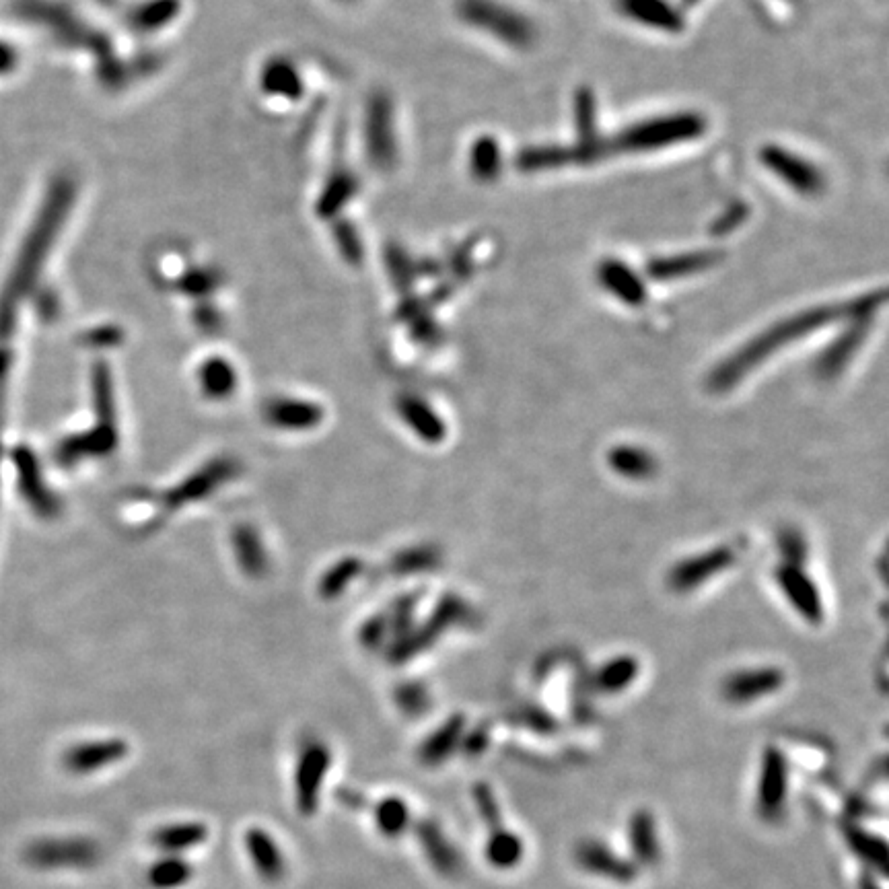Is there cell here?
<instances>
[{
  "instance_id": "603a6c76",
  "label": "cell",
  "mask_w": 889,
  "mask_h": 889,
  "mask_svg": "<svg viewBox=\"0 0 889 889\" xmlns=\"http://www.w3.org/2000/svg\"><path fill=\"white\" fill-rule=\"evenodd\" d=\"M630 834V846L638 863L643 865H655L659 861L661 848L657 840V828L655 820L649 811H636L628 826Z\"/></svg>"
},
{
  "instance_id": "83f0119b",
  "label": "cell",
  "mask_w": 889,
  "mask_h": 889,
  "mask_svg": "<svg viewBox=\"0 0 889 889\" xmlns=\"http://www.w3.org/2000/svg\"><path fill=\"white\" fill-rule=\"evenodd\" d=\"M470 167L472 173L482 182H492L501 175L503 169V153L499 140L492 136H480L470 153Z\"/></svg>"
},
{
  "instance_id": "8fae6325",
  "label": "cell",
  "mask_w": 889,
  "mask_h": 889,
  "mask_svg": "<svg viewBox=\"0 0 889 889\" xmlns=\"http://www.w3.org/2000/svg\"><path fill=\"white\" fill-rule=\"evenodd\" d=\"M575 126L579 132V142L573 147L577 153V165L595 163L606 153V140L599 136L597 128V99L589 87L575 93Z\"/></svg>"
},
{
  "instance_id": "2e32d148",
  "label": "cell",
  "mask_w": 889,
  "mask_h": 889,
  "mask_svg": "<svg viewBox=\"0 0 889 889\" xmlns=\"http://www.w3.org/2000/svg\"><path fill=\"white\" fill-rule=\"evenodd\" d=\"M245 850L258 873V877L266 883H276L287 873V859H284L280 846L274 836L264 828H250L243 836Z\"/></svg>"
},
{
  "instance_id": "d6986e66",
  "label": "cell",
  "mask_w": 889,
  "mask_h": 889,
  "mask_svg": "<svg viewBox=\"0 0 889 889\" xmlns=\"http://www.w3.org/2000/svg\"><path fill=\"white\" fill-rule=\"evenodd\" d=\"M618 5L628 19L640 25L667 33H680L684 29L682 13L667 0H618Z\"/></svg>"
},
{
  "instance_id": "d590c367",
  "label": "cell",
  "mask_w": 889,
  "mask_h": 889,
  "mask_svg": "<svg viewBox=\"0 0 889 889\" xmlns=\"http://www.w3.org/2000/svg\"><path fill=\"white\" fill-rule=\"evenodd\" d=\"M344 801L350 805V803L354 801V793H352V791H346V793H344ZM357 801H359V803H365L363 797H357Z\"/></svg>"
},
{
  "instance_id": "5bb4252c",
  "label": "cell",
  "mask_w": 889,
  "mask_h": 889,
  "mask_svg": "<svg viewBox=\"0 0 889 889\" xmlns=\"http://www.w3.org/2000/svg\"><path fill=\"white\" fill-rule=\"evenodd\" d=\"M597 280L603 289L624 305L638 307L647 301L645 280L618 258H606L599 264Z\"/></svg>"
},
{
  "instance_id": "7402d4cb",
  "label": "cell",
  "mask_w": 889,
  "mask_h": 889,
  "mask_svg": "<svg viewBox=\"0 0 889 889\" xmlns=\"http://www.w3.org/2000/svg\"><path fill=\"white\" fill-rule=\"evenodd\" d=\"M608 464L618 476L628 480H647L657 470L655 457L647 449L634 445L614 447L608 455Z\"/></svg>"
},
{
  "instance_id": "7a4b0ae2",
  "label": "cell",
  "mask_w": 889,
  "mask_h": 889,
  "mask_svg": "<svg viewBox=\"0 0 889 889\" xmlns=\"http://www.w3.org/2000/svg\"><path fill=\"white\" fill-rule=\"evenodd\" d=\"M706 120L696 112L667 114L640 120L606 140L608 155H638L663 151L682 142L698 140L706 132Z\"/></svg>"
},
{
  "instance_id": "30bf717a",
  "label": "cell",
  "mask_w": 889,
  "mask_h": 889,
  "mask_svg": "<svg viewBox=\"0 0 889 889\" xmlns=\"http://www.w3.org/2000/svg\"><path fill=\"white\" fill-rule=\"evenodd\" d=\"M776 583L789 599L793 610L807 622L820 624L824 620V601L820 595V589L805 575L799 566L785 564L778 568Z\"/></svg>"
},
{
  "instance_id": "d6a6232c",
  "label": "cell",
  "mask_w": 889,
  "mask_h": 889,
  "mask_svg": "<svg viewBox=\"0 0 889 889\" xmlns=\"http://www.w3.org/2000/svg\"><path fill=\"white\" fill-rule=\"evenodd\" d=\"M474 801H476L478 813H480L482 820L486 822V826L490 830L501 828V824H503L501 809H499V803H496V797H494V793H492V789L488 785H482V782H480V785L474 787Z\"/></svg>"
},
{
  "instance_id": "4316f807",
  "label": "cell",
  "mask_w": 889,
  "mask_h": 889,
  "mask_svg": "<svg viewBox=\"0 0 889 889\" xmlns=\"http://www.w3.org/2000/svg\"><path fill=\"white\" fill-rule=\"evenodd\" d=\"M375 826L385 838H398L410 828V809L400 797H385L373 807Z\"/></svg>"
},
{
  "instance_id": "cb8c5ba5",
  "label": "cell",
  "mask_w": 889,
  "mask_h": 889,
  "mask_svg": "<svg viewBox=\"0 0 889 889\" xmlns=\"http://www.w3.org/2000/svg\"><path fill=\"white\" fill-rule=\"evenodd\" d=\"M461 731H464V717H453L443 723L420 748V762L426 766H437L449 758V754L457 748Z\"/></svg>"
},
{
  "instance_id": "9a60e30c",
  "label": "cell",
  "mask_w": 889,
  "mask_h": 889,
  "mask_svg": "<svg viewBox=\"0 0 889 889\" xmlns=\"http://www.w3.org/2000/svg\"><path fill=\"white\" fill-rule=\"evenodd\" d=\"M416 838H418V844L424 852L426 861L431 863V867L441 877L453 879L459 875L461 857H459L457 848L445 836V832L439 828V824H435L433 820H422L416 826Z\"/></svg>"
},
{
  "instance_id": "8d00e7d4",
  "label": "cell",
  "mask_w": 889,
  "mask_h": 889,
  "mask_svg": "<svg viewBox=\"0 0 889 889\" xmlns=\"http://www.w3.org/2000/svg\"><path fill=\"white\" fill-rule=\"evenodd\" d=\"M696 3H698V0H684V5H686V7H694Z\"/></svg>"
},
{
  "instance_id": "4dcf8cb0",
  "label": "cell",
  "mask_w": 889,
  "mask_h": 889,
  "mask_svg": "<svg viewBox=\"0 0 889 889\" xmlns=\"http://www.w3.org/2000/svg\"><path fill=\"white\" fill-rule=\"evenodd\" d=\"M404 416L410 422V426H414V431L429 439V441H439L443 437V426L439 422V418L433 414L431 408H426L424 404L410 400L404 404Z\"/></svg>"
},
{
  "instance_id": "3957f363",
  "label": "cell",
  "mask_w": 889,
  "mask_h": 889,
  "mask_svg": "<svg viewBox=\"0 0 889 889\" xmlns=\"http://www.w3.org/2000/svg\"><path fill=\"white\" fill-rule=\"evenodd\" d=\"M457 13L468 25L517 50L529 48L538 38L531 19L501 0H459Z\"/></svg>"
},
{
  "instance_id": "5b68a950",
  "label": "cell",
  "mask_w": 889,
  "mask_h": 889,
  "mask_svg": "<svg viewBox=\"0 0 889 889\" xmlns=\"http://www.w3.org/2000/svg\"><path fill=\"white\" fill-rule=\"evenodd\" d=\"M760 161L782 184L801 196H820L826 190V175L820 167L785 147L764 145Z\"/></svg>"
},
{
  "instance_id": "f546056e",
  "label": "cell",
  "mask_w": 889,
  "mask_h": 889,
  "mask_svg": "<svg viewBox=\"0 0 889 889\" xmlns=\"http://www.w3.org/2000/svg\"><path fill=\"white\" fill-rule=\"evenodd\" d=\"M846 838L848 844L852 846V850L857 852L861 859H865L867 863L879 867L881 873H885V863H887V846L881 838L871 836L869 832L861 830L859 826H852L846 830Z\"/></svg>"
},
{
  "instance_id": "484cf974",
  "label": "cell",
  "mask_w": 889,
  "mask_h": 889,
  "mask_svg": "<svg viewBox=\"0 0 889 889\" xmlns=\"http://www.w3.org/2000/svg\"><path fill=\"white\" fill-rule=\"evenodd\" d=\"M194 877L192 865L180 855H167L159 859L147 873V881L153 889H180Z\"/></svg>"
},
{
  "instance_id": "52a82bcc",
  "label": "cell",
  "mask_w": 889,
  "mask_h": 889,
  "mask_svg": "<svg viewBox=\"0 0 889 889\" xmlns=\"http://www.w3.org/2000/svg\"><path fill=\"white\" fill-rule=\"evenodd\" d=\"M737 560V552L729 546H719L713 550L700 552L696 556L684 558L680 564H675L669 571V587L678 593L696 589L710 581L713 577L721 575L727 568H731Z\"/></svg>"
},
{
  "instance_id": "44dd1931",
  "label": "cell",
  "mask_w": 889,
  "mask_h": 889,
  "mask_svg": "<svg viewBox=\"0 0 889 889\" xmlns=\"http://www.w3.org/2000/svg\"><path fill=\"white\" fill-rule=\"evenodd\" d=\"M515 163L517 169L523 173L552 171L566 165H577V153L573 147H558V145L525 147L517 153Z\"/></svg>"
},
{
  "instance_id": "836d02e7",
  "label": "cell",
  "mask_w": 889,
  "mask_h": 889,
  "mask_svg": "<svg viewBox=\"0 0 889 889\" xmlns=\"http://www.w3.org/2000/svg\"><path fill=\"white\" fill-rule=\"evenodd\" d=\"M748 215H750L748 204H745V202H733V204L723 212V215H721L713 225H710V233L717 235V237L729 235V233H733L739 225L745 223V219H748Z\"/></svg>"
},
{
  "instance_id": "277c9868",
  "label": "cell",
  "mask_w": 889,
  "mask_h": 889,
  "mask_svg": "<svg viewBox=\"0 0 889 889\" xmlns=\"http://www.w3.org/2000/svg\"><path fill=\"white\" fill-rule=\"evenodd\" d=\"M23 859L35 869H91L101 859V848L93 838L68 836L31 842Z\"/></svg>"
},
{
  "instance_id": "ba28073f",
  "label": "cell",
  "mask_w": 889,
  "mask_h": 889,
  "mask_svg": "<svg viewBox=\"0 0 889 889\" xmlns=\"http://www.w3.org/2000/svg\"><path fill=\"white\" fill-rule=\"evenodd\" d=\"M871 317L873 315L848 319V326L844 328V332H840L828 344V348L820 354V357H817V363H815L817 375H820L822 379H832L850 365L852 357H855L857 350L863 346V342L869 336Z\"/></svg>"
},
{
  "instance_id": "4fadbf2b",
  "label": "cell",
  "mask_w": 889,
  "mask_h": 889,
  "mask_svg": "<svg viewBox=\"0 0 889 889\" xmlns=\"http://www.w3.org/2000/svg\"><path fill=\"white\" fill-rule=\"evenodd\" d=\"M575 859L581 869L603 879L628 883L636 877V867L630 861L618 857L612 848L597 840L581 842L575 850Z\"/></svg>"
},
{
  "instance_id": "ffe728a7",
  "label": "cell",
  "mask_w": 889,
  "mask_h": 889,
  "mask_svg": "<svg viewBox=\"0 0 889 889\" xmlns=\"http://www.w3.org/2000/svg\"><path fill=\"white\" fill-rule=\"evenodd\" d=\"M208 838V828L202 822H184L161 826L153 832L151 842L165 852V855H182V852L204 844Z\"/></svg>"
},
{
  "instance_id": "7c38bea8",
  "label": "cell",
  "mask_w": 889,
  "mask_h": 889,
  "mask_svg": "<svg viewBox=\"0 0 889 889\" xmlns=\"http://www.w3.org/2000/svg\"><path fill=\"white\" fill-rule=\"evenodd\" d=\"M789 774L782 754L776 748H768L762 760V776L758 789V811L764 820H776L785 809Z\"/></svg>"
},
{
  "instance_id": "e0dca14e",
  "label": "cell",
  "mask_w": 889,
  "mask_h": 889,
  "mask_svg": "<svg viewBox=\"0 0 889 889\" xmlns=\"http://www.w3.org/2000/svg\"><path fill=\"white\" fill-rule=\"evenodd\" d=\"M128 745L122 739H108L77 745L64 756V766L75 774H89L124 760Z\"/></svg>"
},
{
  "instance_id": "f1b7e54d",
  "label": "cell",
  "mask_w": 889,
  "mask_h": 889,
  "mask_svg": "<svg viewBox=\"0 0 889 889\" xmlns=\"http://www.w3.org/2000/svg\"><path fill=\"white\" fill-rule=\"evenodd\" d=\"M638 673V663L634 657H616L614 661H608L597 671V686L606 694H618L620 690L628 688Z\"/></svg>"
},
{
  "instance_id": "8992f818",
  "label": "cell",
  "mask_w": 889,
  "mask_h": 889,
  "mask_svg": "<svg viewBox=\"0 0 889 889\" xmlns=\"http://www.w3.org/2000/svg\"><path fill=\"white\" fill-rule=\"evenodd\" d=\"M328 766L330 752L322 743H309L299 758L295 774V803L303 817L317 813Z\"/></svg>"
},
{
  "instance_id": "1f68e13d",
  "label": "cell",
  "mask_w": 889,
  "mask_h": 889,
  "mask_svg": "<svg viewBox=\"0 0 889 889\" xmlns=\"http://www.w3.org/2000/svg\"><path fill=\"white\" fill-rule=\"evenodd\" d=\"M270 416L278 424L307 426V424H311V422H315L319 418V410L311 408V406H301V404H280L278 402L270 410Z\"/></svg>"
},
{
  "instance_id": "e575fe53",
  "label": "cell",
  "mask_w": 889,
  "mask_h": 889,
  "mask_svg": "<svg viewBox=\"0 0 889 889\" xmlns=\"http://www.w3.org/2000/svg\"><path fill=\"white\" fill-rule=\"evenodd\" d=\"M204 377L206 385L210 387V391H215V394H223V391L233 387V371H229V367L223 361H215V365H210Z\"/></svg>"
},
{
  "instance_id": "9c48e42d",
  "label": "cell",
  "mask_w": 889,
  "mask_h": 889,
  "mask_svg": "<svg viewBox=\"0 0 889 889\" xmlns=\"http://www.w3.org/2000/svg\"><path fill=\"white\" fill-rule=\"evenodd\" d=\"M785 686V671L778 667H752L731 673L723 684L725 700L748 704L776 694Z\"/></svg>"
},
{
  "instance_id": "ac0fdd59",
  "label": "cell",
  "mask_w": 889,
  "mask_h": 889,
  "mask_svg": "<svg viewBox=\"0 0 889 889\" xmlns=\"http://www.w3.org/2000/svg\"><path fill=\"white\" fill-rule=\"evenodd\" d=\"M723 260L721 252L715 250H696V252H682L665 258H655L647 266V274L653 280H675L684 278L690 274L704 272L708 268L717 266Z\"/></svg>"
},
{
  "instance_id": "d4e9b609",
  "label": "cell",
  "mask_w": 889,
  "mask_h": 889,
  "mask_svg": "<svg viewBox=\"0 0 889 889\" xmlns=\"http://www.w3.org/2000/svg\"><path fill=\"white\" fill-rule=\"evenodd\" d=\"M523 852H525V848H523L521 838L509 830H503V826L492 830V834L486 842V848H484L486 861L496 869L517 867L523 859Z\"/></svg>"
},
{
  "instance_id": "6da1fadb",
  "label": "cell",
  "mask_w": 889,
  "mask_h": 889,
  "mask_svg": "<svg viewBox=\"0 0 889 889\" xmlns=\"http://www.w3.org/2000/svg\"><path fill=\"white\" fill-rule=\"evenodd\" d=\"M885 291L867 293L863 297L850 299L844 303H828L815 305L811 309L799 311L791 317L780 319L774 326L756 334L752 340L731 352L725 361H721L713 373L708 375V387L713 391H727L741 383L754 369L764 365L772 354H778L787 344L799 342L817 330L832 326L836 322H848L852 317L875 315L877 307L883 305Z\"/></svg>"
}]
</instances>
